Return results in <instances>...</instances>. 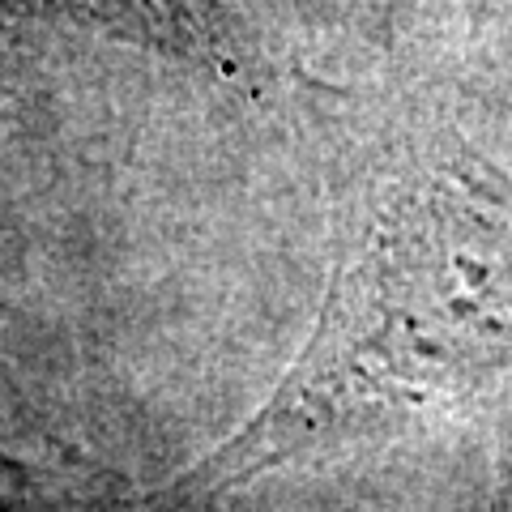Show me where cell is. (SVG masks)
I'll return each instance as SVG.
<instances>
[{
  "mask_svg": "<svg viewBox=\"0 0 512 512\" xmlns=\"http://www.w3.org/2000/svg\"><path fill=\"white\" fill-rule=\"evenodd\" d=\"M384 312L410 355L444 367L512 355V231L457 205H427L397 235Z\"/></svg>",
  "mask_w": 512,
  "mask_h": 512,
  "instance_id": "obj_1",
  "label": "cell"
}]
</instances>
